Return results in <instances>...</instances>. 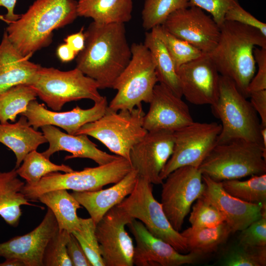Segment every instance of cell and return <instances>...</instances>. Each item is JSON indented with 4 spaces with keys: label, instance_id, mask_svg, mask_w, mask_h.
I'll return each mask as SVG.
<instances>
[{
    "label": "cell",
    "instance_id": "cell-1",
    "mask_svg": "<svg viewBox=\"0 0 266 266\" xmlns=\"http://www.w3.org/2000/svg\"><path fill=\"white\" fill-rule=\"evenodd\" d=\"M85 43L76 67L94 79L99 89L112 88L132 58L124 23L92 22L84 32Z\"/></svg>",
    "mask_w": 266,
    "mask_h": 266
},
{
    "label": "cell",
    "instance_id": "cell-2",
    "mask_svg": "<svg viewBox=\"0 0 266 266\" xmlns=\"http://www.w3.org/2000/svg\"><path fill=\"white\" fill-rule=\"evenodd\" d=\"M266 48V36L253 27L225 21L215 47L207 54L220 75L231 79L247 98L248 85L255 74L254 48Z\"/></svg>",
    "mask_w": 266,
    "mask_h": 266
},
{
    "label": "cell",
    "instance_id": "cell-3",
    "mask_svg": "<svg viewBox=\"0 0 266 266\" xmlns=\"http://www.w3.org/2000/svg\"><path fill=\"white\" fill-rule=\"evenodd\" d=\"M76 0H36L16 21L8 24V38L24 57L48 46L53 32L78 17Z\"/></svg>",
    "mask_w": 266,
    "mask_h": 266
},
{
    "label": "cell",
    "instance_id": "cell-4",
    "mask_svg": "<svg viewBox=\"0 0 266 266\" xmlns=\"http://www.w3.org/2000/svg\"><path fill=\"white\" fill-rule=\"evenodd\" d=\"M211 106L213 114L222 123L217 144L242 139L266 149L262 140L258 115L233 80L220 75L219 97Z\"/></svg>",
    "mask_w": 266,
    "mask_h": 266
},
{
    "label": "cell",
    "instance_id": "cell-5",
    "mask_svg": "<svg viewBox=\"0 0 266 266\" xmlns=\"http://www.w3.org/2000/svg\"><path fill=\"white\" fill-rule=\"evenodd\" d=\"M198 168L217 181L266 173V149L242 139L217 144Z\"/></svg>",
    "mask_w": 266,
    "mask_h": 266
},
{
    "label": "cell",
    "instance_id": "cell-6",
    "mask_svg": "<svg viewBox=\"0 0 266 266\" xmlns=\"http://www.w3.org/2000/svg\"><path fill=\"white\" fill-rule=\"evenodd\" d=\"M133 169L129 160L119 156L107 164L85 167L81 171L50 173L35 183H26L21 192L27 200L34 201L37 200L41 195L55 190H71L74 192L98 191L105 185L117 183Z\"/></svg>",
    "mask_w": 266,
    "mask_h": 266
},
{
    "label": "cell",
    "instance_id": "cell-7",
    "mask_svg": "<svg viewBox=\"0 0 266 266\" xmlns=\"http://www.w3.org/2000/svg\"><path fill=\"white\" fill-rule=\"evenodd\" d=\"M130 62L116 79L112 89L117 92L108 105L112 111L132 110L149 103L155 85L158 82L153 57L143 43L131 46Z\"/></svg>",
    "mask_w": 266,
    "mask_h": 266
},
{
    "label": "cell",
    "instance_id": "cell-8",
    "mask_svg": "<svg viewBox=\"0 0 266 266\" xmlns=\"http://www.w3.org/2000/svg\"><path fill=\"white\" fill-rule=\"evenodd\" d=\"M29 85L54 111L60 110L65 103L72 101L89 99L96 102L103 98L97 82L77 67L61 71L40 66Z\"/></svg>",
    "mask_w": 266,
    "mask_h": 266
},
{
    "label": "cell",
    "instance_id": "cell-9",
    "mask_svg": "<svg viewBox=\"0 0 266 266\" xmlns=\"http://www.w3.org/2000/svg\"><path fill=\"white\" fill-rule=\"evenodd\" d=\"M145 114L142 105L119 112L107 108L102 117L83 125L75 135L92 136L111 152L130 161L132 148L148 132L143 126Z\"/></svg>",
    "mask_w": 266,
    "mask_h": 266
},
{
    "label": "cell",
    "instance_id": "cell-10",
    "mask_svg": "<svg viewBox=\"0 0 266 266\" xmlns=\"http://www.w3.org/2000/svg\"><path fill=\"white\" fill-rule=\"evenodd\" d=\"M133 219L140 221L154 236L181 253L188 251L185 238L174 230L161 203L153 194L152 184L139 176L132 192L117 205Z\"/></svg>",
    "mask_w": 266,
    "mask_h": 266
},
{
    "label": "cell",
    "instance_id": "cell-11",
    "mask_svg": "<svg viewBox=\"0 0 266 266\" xmlns=\"http://www.w3.org/2000/svg\"><path fill=\"white\" fill-rule=\"evenodd\" d=\"M221 125L216 122L191 124L174 132L172 155L161 171L162 180L176 169L185 166L199 168L217 144Z\"/></svg>",
    "mask_w": 266,
    "mask_h": 266
},
{
    "label": "cell",
    "instance_id": "cell-12",
    "mask_svg": "<svg viewBox=\"0 0 266 266\" xmlns=\"http://www.w3.org/2000/svg\"><path fill=\"white\" fill-rule=\"evenodd\" d=\"M198 168L179 167L169 173L162 184L161 204L173 228L181 230L193 202L203 195L205 185Z\"/></svg>",
    "mask_w": 266,
    "mask_h": 266
},
{
    "label": "cell",
    "instance_id": "cell-13",
    "mask_svg": "<svg viewBox=\"0 0 266 266\" xmlns=\"http://www.w3.org/2000/svg\"><path fill=\"white\" fill-rule=\"evenodd\" d=\"M133 219L117 205L96 226L95 233L105 266H133L134 246L125 226Z\"/></svg>",
    "mask_w": 266,
    "mask_h": 266
},
{
    "label": "cell",
    "instance_id": "cell-14",
    "mask_svg": "<svg viewBox=\"0 0 266 266\" xmlns=\"http://www.w3.org/2000/svg\"><path fill=\"white\" fill-rule=\"evenodd\" d=\"M162 26L171 34L206 54L215 47L220 33V28L211 15L196 6L173 12Z\"/></svg>",
    "mask_w": 266,
    "mask_h": 266
},
{
    "label": "cell",
    "instance_id": "cell-15",
    "mask_svg": "<svg viewBox=\"0 0 266 266\" xmlns=\"http://www.w3.org/2000/svg\"><path fill=\"white\" fill-rule=\"evenodd\" d=\"M174 140L173 132L149 131L133 147L130 161L139 176L152 184L163 183L160 174L172 155Z\"/></svg>",
    "mask_w": 266,
    "mask_h": 266
},
{
    "label": "cell",
    "instance_id": "cell-16",
    "mask_svg": "<svg viewBox=\"0 0 266 266\" xmlns=\"http://www.w3.org/2000/svg\"><path fill=\"white\" fill-rule=\"evenodd\" d=\"M182 96L196 105H214L219 95L220 75L208 55L185 64L176 70Z\"/></svg>",
    "mask_w": 266,
    "mask_h": 266
},
{
    "label": "cell",
    "instance_id": "cell-17",
    "mask_svg": "<svg viewBox=\"0 0 266 266\" xmlns=\"http://www.w3.org/2000/svg\"><path fill=\"white\" fill-rule=\"evenodd\" d=\"M135 241L133 264L137 266H179L193 264L202 256L192 252L184 254L170 244L155 237L139 221L133 219L127 225Z\"/></svg>",
    "mask_w": 266,
    "mask_h": 266
},
{
    "label": "cell",
    "instance_id": "cell-18",
    "mask_svg": "<svg viewBox=\"0 0 266 266\" xmlns=\"http://www.w3.org/2000/svg\"><path fill=\"white\" fill-rule=\"evenodd\" d=\"M143 119L148 132H175L194 122L187 104L165 85L157 84Z\"/></svg>",
    "mask_w": 266,
    "mask_h": 266
},
{
    "label": "cell",
    "instance_id": "cell-19",
    "mask_svg": "<svg viewBox=\"0 0 266 266\" xmlns=\"http://www.w3.org/2000/svg\"><path fill=\"white\" fill-rule=\"evenodd\" d=\"M107 106L106 97H103L91 108L82 109L76 106L71 110L59 112L48 110L35 100L30 102L21 115L25 116L36 130L44 126L52 125L61 128L68 134L75 135L83 125L102 117Z\"/></svg>",
    "mask_w": 266,
    "mask_h": 266
},
{
    "label": "cell",
    "instance_id": "cell-20",
    "mask_svg": "<svg viewBox=\"0 0 266 266\" xmlns=\"http://www.w3.org/2000/svg\"><path fill=\"white\" fill-rule=\"evenodd\" d=\"M58 230L55 217L48 208L41 223L32 231L0 243V257L20 259L25 266H43L45 248Z\"/></svg>",
    "mask_w": 266,
    "mask_h": 266
},
{
    "label": "cell",
    "instance_id": "cell-21",
    "mask_svg": "<svg viewBox=\"0 0 266 266\" xmlns=\"http://www.w3.org/2000/svg\"><path fill=\"white\" fill-rule=\"evenodd\" d=\"M205 189L203 196L222 213L232 232L241 231L266 213V204L251 203L229 194L222 181H215L202 174Z\"/></svg>",
    "mask_w": 266,
    "mask_h": 266
},
{
    "label": "cell",
    "instance_id": "cell-22",
    "mask_svg": "<svg viewBox=\"0 0 266 266\" xmlns=\"http://www.w3.org/2000/svg\"><path fill=\"white\" fill-rule=\"evenodd\" d=\"M41 129L49 144L48 148L42 154L48 159L60 151H66L71 154L65 157L66 160L76 158H88L98 165L107 164L119 157L99 149L86 134L72 135L65 133L52 125L44 126Z\"/></svg>",
    "mask_w": 266,
    "mask_h": 266
},
{
    "label": "cell",
    "instance_id": "cell-23",
    "mask_svg": "<svg viewBox=\"0 0 266 266\" xmlns=\"http://www.w3.org/2000/svg\"><path fill=\"white\" fill-rule=\"evenodd\" d=\"M138 177L133 169L112 186L95 191L74 192L71 194L88 211L96 225L113 207L119 204L133 191Z\"/></svg>",
    "mask_w": 266,
    "mask_h": 266
},
{
    "label": "cell",
    "instance_id": "cell-24",
    "mask_svg": "<svg viewBox=\"0 0 266 266\" xmlns=\"http://www.w3.org/2000/svg\"><path fill=\"white\" fill-rule=\"evenodd\" d=\"M23 56L5 32L0 44V94L19 84L30 85L40 66Z\"/></svg>",
    "mask_w": 266,
    "mask_h": 266
},
{
    "label": "cell",
    "instance_id": "cell-25",
    "mask_svg": "<svg viewBox=\"0 0 266 266\" xmlns=\"http://www.w3.org/2000/svg\"><path fill=\"white\" fill-rule=\"evenodd\" d=\"M0 142L15 154L16 158L15 168H17L29 153L36 150L39 145L47 142V140L42 132L34 129L27 118L21 115L15 123H0Z\"/></svg>",
    "mask_w": 266,
    "mask_h": 266
},
{
    "label": "cell",
    "instance_id": "cell-26",
    "mask_svg": "<svg viewBox=\"0 0 266 266\" xmlns=\"http://www.w3.org/2000/svg\"><path fill=\"white\" fill-rule=\"evenodd\" d=\"M18 176L15 168L0 172V216L12 227L19 224L22 214L21 205L38 206L30 203L21 192L25 183Z\"/></svg>",
    "mask_w": 266,
    "mask_h": 266
},
{
    "label": "cell",
    "instance_id": "cell-27",
    "mask_svg": "<svg viewBox=\"0 0 266 266\" xmlns=\"http://www.w3.org/2000/svg\"><path fill=\"white\" fill-rule=\"evenodd\" d=\"M78 16L100 24L124 23L132 19L133 0H77Z\"/></svg>",
    "mask_w": 266,
    "mask_h": 266
},
{
    "label": "cell",
    "instance_id": "cell-28",
    "mask_svg": "<svg viewBox=\"0 0 266 266\" xmlns=\"http://www.w3.org/2000/svg\"><path fill=\"white\" fill-rule=\"evenodd\" d=\"M53 213L59 230L69 233L80 227V217L77 210L81 208L78 201L66 190L58 189L41 195L37 199Z\"/></svg>",
    "mask_w": 266,
    "mask_h": 266
},
{
    "label": "cell",
    "instance_id": "cell-29",
    "mask_svg": "<svg viewBox=\"0 0 266 266\" xmlns=\"http://www.w3.org/2000/svg\"><path fill=\"white\" fill-rule=\"evenodd\" d=\"M143 44L153 57L158 82L182 98L180 83L173 60L153 29L146 32Z\"/></svg>",
    "mask_w": 266,
    "mask_h": 266
},
{
    "label": "cell",
    "instance_id": "cell-30",
    "mask_svg": "<svg viewBox=\"0 0 266 266\" xmlns=\"http://www.w3.org/2000/svg\"><path fill=\"white\" fill-rule=\"evenodd\" d=\"M232 233L230 226L224 222L212 228L190 227L180 233L185 239L188 251L204 256L215 251Z\"/></svg>",
    "mask_w": 266,
    "mask_h": 266
},
{
    "label": "cell",
    "instance_id": "cell-31",
    "mask_svg": "<svg viewBox=\"0 0 266 266\" xmlns=\"http://www.w3.org/2000/svg\"><path fill=\"white\" fill-rule=\"evenodd\" d=\"M36 97L35 91L28 84L16 85L0 94V123L15 122L17 116L25 111Z\"/></svg>",
    "mask_w": 266,
    "mask_h": 266
},
{
    "label": "cell",
    "instance_id": "cell-32",
    "mask_svg": "<svg viewBox=\"0 0 266 266\" xmlns=\"http://www.w3.org/2000/svg\"><path fill=\"white\" fill-rule=\"evenodd\" d=\"M224 190L231 195L251 203L266 204V174L254 175L246 180L222 181Z\"/></svg>",
    "mask_w": 266,
    "mask_h": 266
},
{
    "label": "cell",
    "instance_id": "cell-33",
    "mask_svg": "<svg viewBox=\"0 0 266 266\" xmlns=\"http://www.w3.org/2000/svg\"><path fill=\"white\" fill-rule=\"evenodd\" d=\"M16 170L18 176L30 184L37 182L42 177L53 172L74 171L69 166L53 163L36 150L29 153L23 159L22 165L16 168Z\"/></svg>",
    "mask_w": 266,
    "mask_h": 266
},
{
    "label": "cell",
    "instance_id": "cell-34",
    "mask_svg": "<svg viewBox=\"0 0 266 266\" xmlns=\"http://www.w3.org/2000/svg\"><path fill=\"white\" fill-rule=\"evenodd\" d=\"M152 29L166 47L176 70L182 65L199 58L204 54L188 42L171 34L162 25Z\"/></svg>",
    "mask_w": 266,
    "mask_h": 266
},
{
    "label": "cell",
    "instance_id": "cell-35",
    "mask_svg": "<svg viewBox=\"0 0 266 266\" xmlns=\"http://www.w3.org/2000/svg\"><path fill=\"white\" fill-rule=\"evenodd\" d=\"M189 6V0H145L142 26L146 31L162 25L173 12Z\"/></svg>",
    "mask_w": 266,
    "mask_h": 266
},
{
    "label": "cell",
    "instance_id": "cell-36",
    "mask_svg": "<svg viewBox=\"0 0 266 266\" xmlns=\"http://www.w3.org/2000/svg\"><path fill=\"white\" fill-rule=\"evenodd\" d=\"M96 226L90 217H80L79 228L71 233L78 240L92 266H105L95 233Z\"/></svg>",
    "mask_w": 266,
    "mask_h": 266
},
{
    "label": "cell",
    "instance_id": "cell-37",
    "mask_svg": "<svg viewBox=\"0 0 266 266\" xmlns=\"http://www.w3.org/2000/svg\"><path fill=\"white\" fill-rule=\"evenodd\" d=\"M189 221L192 228H204L217 226L225 219L219 210L202 196L193 206Z\"/></svg>",
    "mask_w": 266,
    "mask_h": 266
},
{
    "label": "cell",
    "instance_id": "cell-38",
    "mask_svg": "<svg viewBox=\"0 0 266 266\" xmlns=\"http://www.w3.org/2000/svg\"><path fill=\"white\" fill-rule=\"evenodd\" d=\"M225 266H265L266 247L248 248L238 243L224 255L221 263Z\"/></svg>",
    "mask_w": 266,
    "mask_h": 266
},
{
    "label": "cell",
    "instance_id": "cell-39",
    "mask_svg": "<svg viewBox=\"0 0 266 266\" xmlns=\"http://www.w3.org/2000/svg\"><path fill=\"white\" fill-rule=\"evenodd\" d=\"M70 234L66 230H58L51 237L44 251L43 266H72L66 249Z\"/></svg>",
    "mask_w": 266,
    "mask_h": 266
},
{
    "label": "cell",
    "instance_id": "cell-40",
    "mask_svg": "<svg viewBox=\"0 0 266 266\" xmlns=\"http://www.w3.org/2000/svg\"><path fill=\"white\" fill-rule=\"evenodd\" d=\"M240 232L239 244L250 248L266 247V213Z\"/></svg>",
    "mask_w": 266,
    "mask_h": 266
},
{
    "label": "cell",
    "instance_id": "cell-41",
    "mask_svg": "<svg viewBox=\"0 0 266 266\" xmlns=\"http://www.w3.org/2000/svg\"><path fill=\"white\" fill-rule=\"evenodd\" d=\"M237 0H189V6H196L210 14L220 28L227 10Z\"/></svg>",
    "mask_w": 266,
    "mask_h": 266
},
{
    "label": "cell",
    "instance_id": "cell-42",
    "mask_svg": "<svg viewBox=\"0 0 266 266\" xmlns=\"http://www.w3.org/2000/svg\"><path fill=\"white\" fill-rule=\"evenodd\" d=\"M225 21H233L249 26L258 29L266 36V24L259 20L249 12L245 10L238 0L235 1L227 10Z\"/></svg>",
    "mask_w": 266,
    "mask_h": 266
},
{
    "label": "cell",
    "instance_id": "cell-43",
    "mask_svg": "<svg viewBox=\"0 0 266 266\" xmlns=\"http://www.w3.org/2000/svg\"><path fill=\"white\" fill-rule=\"evenodd\" d=\"M253 54L258 70L247 88L249 97L253 92L266 90V48L256 47Z\"/></svg>",
    "mask_w": 266,
    "mask_h": 266
},
{
    "label": "cell",
    "instance_id": "cell-44",
    "mask_svg": "<svg viewBox=\"0 0 266 266\" xmlns=\"http://www.w3.org/2000/svg\"><path fill=\"white\" fill-rule=\"evenodd\" d=\"M66 249L72 266H92L78 240L71 233L66 243Z\"/></svg>",
    "mask_w": 266,
    "mask_h": 266
},
{
    "label": "cell",
    "instance_id": "cell-45",
    "mask_svg": "<svg viewBox=\"0 0 266 266\" xmlns=\"http://www.w3.org/2000/svg\"><path fill=\"white\" fill-rule=\"evenodd\" d=\"M250 102L259 115L261 127H266V90L251 93Z\"/></svg>",
    "mask_w": 266,
    "mask_h": 266
},
{
    "label": "cell",
    "instance_id": "cell-46",
    "mask_svg": "<svg viewBox=\"0 0 266 266\" xmlns=\"http://www.w3.org/2000/svg\"><path fill=\"white\" fill-rule=\"evenodd\" d=\"M17 0H0V20L8 24L16 21L21 15L14 13V7Z\"/></svg>",
    "mask_w": 266,
    "mask_h": 266
},
{
    "label": "cell",
    "instance_id": "cell-47",
    "mask_svg": "<svg viewBox=\"0 0 266 266\" xmlns=\"http://www.w3.org/2000/svg\"><path fill=\"white\" fill-rule=\"evenodd\" d=\"M65 41L77 55L85 46V36L83 28L79 32L67 36Z\"/></svg>",
    "mask_w": 266,
    "mask_h": 266
},
{
    "label": "cell",
    "instance_id": "cell-48",
    "mask_svg": "<svg viewBox=\"0 0 266 266\" xmlns=\"http://www.w3.org/2000/svg\"><path fill=\"white\" fill-rule=\"evenodd\" d=\"M57 56L63 62L72 60L76 54L74 51L66 43L60 45L57 50Z\"/></svg>",
    "mask_w": 266,
    "mask_h": 266
},
{
    "label": "cell",
    "instance_id": "cell-49",
    "mask_svg": "<svg viewBox=\"0 0 266 266\" xmlns=\"http://www.w3.org/2000/svg\"><path fill=\"white\" fill-rule=\"evenodd\" d=\"M0 266H25L23 261L17 258H6Z\"/></svg>",
    "mask_w": 266,
    "mask_h": 266
},
{
    "label": "cell",
    "instance_id": "cell-50",
    "mask_svg": "<svg viewBox=\"0 0 266 266\" xmlns=\"http://www.w3.org/2000/svg\"><path fill=\"white\" fill-rule=\"evenodd\" d=\"M261 134L263 144L266 148V127H261Z\"/></svg>",
    "mask_w": 266,
    "mask_h": 266
}]
</instances>
